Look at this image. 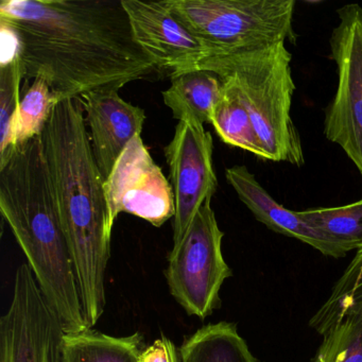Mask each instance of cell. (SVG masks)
<instances>
[{"instance_id":"obj_10","label":"cell","mask_w":362,"mask_h":362,"mask_svg":"<svg viewBox=\"0 0 362 362\" xmlns=\"http://www.w3.org/2000/svg\"><path fill=\"white\" fill-rule=\"evenodd\" d=\"M213 137L194 120L179 122L164 152L175 199L173 245L183 239L203 203L218 187L213 166Z\"/></svg>"},{"instance_id":"obj_15","label":"cell","mask_w":362,"mask_h":362,"mask_svg":"<svg viewBox=\"0 0 362 362\" xmlns=\"http://www.w3.org/2000/svg\"><path fill=\"white\" fill-rule=\"evenodd\" d=\"M145 349L139 332L115 337L88 328L65 334L63 362H141Z\"/></svg>"},{"instance_id":"obj_17","label":"cell","mask_w":362,"mask_h":362,"mask_svg":"<svg viewBox=\"0 0 362 362\" xmlns=\"http://www.w3.org/2000/svg\"><path fill=\"white\" fill-rule=\"evenodd\" d=\"M222 80V79H221ZM221 98L216 105L211 124L226 145L240 148L264 158L251 116L245 109L238 90L228 80H222Z\"/></svg>"},{"instance_id":"obj_18","label":"cell","mask_w":362,"mask_h":362,"mask_svg":"<svg viewBox=\"0 0 362 362\" xmlns=\"http://www.w3.org/2000/svg\"><path fill=\"white\" fill-rule=\"evenodd\" d=\"M23 78L20 52L1 54L0 58V168L16 149L14 141L20 111V86Z\"/></svg>"},{"instance_id":"obj_5","label":"cell","mask_w":362,"mask_h":362,"mask_svg":"<svg viewBox=\"0 0 362 362\" xmlns=\"http://www.w3.org/2000/svg\"><path fill=\"white\" fill-rule=\"evenodd\" d=\"M163 4L211 54L298 41L293 27L296 0H165Z\"/></svg>"},{"instance_id":"obj_20","label":"cell","mask_w":362,"mask_h":362,"mask_svg":"<svg viewBox=\"0 0 362 362\" xmlns=\"http://www.w3.org/2000/svg\"><path fill=\"white\" fill-rule=\"evenodd\" d=\"M313 362H362V300L345 310L323 334Z\"/></svg>"},{"instance_id":"obj_6","label":"cell","mask_w":362,"mask_h":362,"mask_svg":"<svg viewBox=\"0 0 362 362\" xmlns=\"http://www.w3.org/2000/svg\"><path fill=\"white\" fill-rule=\"evenodd\" d=\"M211 199L205 201L183 239L173 245L166 270L171 296L189 315L204 320L221 304L220 290L232 275L222 254L220 230Z\"/></svg>"},{"instance_id":"obj_13","label":"cell","mask_w":362,"mask_h":362,"mask_svg":"<svg viewBox=\"0 0 362 362\" xmlns=\"http://www.w3.org/2000/svg\"><path fill=\"white\" fill-rule=\"evenodd\" d=\"M226 177L256 219L273 232L298 239L328 257L341 258L346 255L340 245L307 224L298 211H289L276 202L247 167H230L226 169Z\"/></svg>"},{"instance_id":"obj_19","label":"cell","mask_w":362,"mask_h":362,"mask_svg":"<svg viewBox=\"0 0 362 362\" xmlns=\"http://www.w3.org/2000/svg\"><path fill=\"white\" fill-rule=\"evenodd\" d=\"M307 224L340 245L346 253L362 247V199L332 209L298 211Z\"/></svg>"},{"instance_id":"obj_3","label":"cell","mask_w":362,"mask_h":362,"mask_svg":"<svg viewBox=\"0 0 362 362\" xmlns=\"http://www.w3.org/2000/svg\"><path fill=\"white\" fill-rule=\"evenodd\" d=\"M0 211L66 332L90 328L42 136L16 148L0 168Z\"/></svg>"},{"instance_id":"obj_9","label":"cell","mask_w":362,"mask_h":362,"mask_svg":"<svg viewBox=\"0 0 362 362\" xmlns=\"http://www.w3.org/2000/svg\"><path fill=\"white\" fill-rule=\"evenodd\" d=\"M110 222L128 213L160 228L175 216L173 185L156 164L141 136L122 152L105 181Z\"/></svg>"},{"instance_id":"obj_8","label":"cell","mask_w":362,"mask_h":362,"mask_svg":"<svg viewBox=\"0 0 362 362\" xmlns=\"http://www.w3.org/2000/svg\"><path fill=\"white\" fill-rule=\"evenodd\" d=\"M65 334L30 266L21 264L11 304L0 317V362H63Z\"/></svg>"},{"instance_id":"obj_11","label":"cell","mask_w":362,"mask_h":362,"mask_svg":"<svg viewBox=\"0 0 362 362\" xmlns=\"http://www.w3.org/2000/svg\"><path fill=\"white\" fill-rule=\"evenodd\" d=\"M135 41L170 77L192 71L211 50L171 13L163 1L122 0Z\"/></svg>"},{"instance_id":"obj_14","label":"cell","mask_w":362,"mask_h":362,"mask_svg":"<svg viewBox=\"0 0 362 362\" xmlns=\"http://www.w3.org/2000/svg\"><path fill=\"white\" fill-rule=\"evenodd\" d=\"M223 82L214 71L192 69L171 77V86L162 93L164 103L179 122L194 120L211 124L216 105L221 98Z\"/></svg>"},{"instance_id":"obj_16","label":"cell","mask_w":362,"mask_h":362,"mask_svg":"<svg viewBox=\"0 0 362 362\" xmlns=\"http://www.w3.org/2000/svg\"><path fill=\"white\" fill-rule=\"evenodd\" d=\"M177 355L179 362H259L230 322L203 326L183 341Z\"/></svg>"},{"instance_id":"obj_21","label":"cell","mask_w":362,"mask_h":362,"mask_svg":"<svg viewBox=\"0 0 362 362\" xmlns=\"http://www.w3.org/2000/svg\"><path fill=\"white\" fill-rule=\"evenodd\" d=\"M59 100L45 80H33L21 99L20 111L16 119L14 141L16 147L28 143L35 137L42 136L54 107Z\"/></svg>"},{"instance_id":"obj_1","label":"cell","mask_w":362,"mask_h":362,"mask_svg":"<svg viewBox=\"0 0 362 362\" xmlns=\"http://www.w3.org/2000/svg\"><path fill=\"white\" fill-rule=\"evenodd\" d=\"M0 22L18 35L23 78L45 80L59 103L158 71L122 0H3Z\"/></svg>"},{"instance_id":"obj_12","label":"cell","mask_w":362,"mask_h":362,"mask_svg":"<svg viewBox=\"0 0 362 362\" xmlns=\"http://www.w3.org/2000/svg\"><path fill=\"white\" fill-rule=\"evenodd\" d=\"M90 147L97 165L107 179L129 144L141 136L146 113L124 101L118 90H96L80 97Z\"/></svg>"},{"instance_id":"obj_22","label":"cell","mask_w":362,"mask_h":362,"mask_svg":"<svg viewBox=\"0 0 362 362\" xmlns=\"http://www.w3.org/2000/svg\"><path fill=\"white\" fill-rule=\"evenodd\" d=\"M362 300V247L334 284L332 294L311 317L310 326L323 336L351 305Z\"/></svg>"},{"instance_id":"obj_2","label":"cell","mask_w":362,"mask_h":362,"mask_svg":"<svg viewBox=\"0 0 362 362\" xmlns=\"http://www.w3.org/2000/svg\"><path fill=\"white\" fill-rule=\"evenodd\" d=\"M79 98L54 107L42 134L54 199L75 264L82 306L93 328L105 308V271L111 256L105 181L90 147Z\"/></svg>"},{"instance_id":"obj_4","label":"cell","mask_w":362,"mask_h":362,"mask_svg":"<svg viewBox=\"0 0 362 362\" xmlns=\"http://www.w3.org/2000/svg\"><path fill=\"white\" fill-rule=\"evenodd\" d=\"M292 54L285 42L238 50L216 52L194 69L214 71L234 84L251 116L264 160L304 165V152L291 116L296 84Z\"/></svg>"},{"instance_id":"obj_7","label":"cell","mask_w":362,"mask_h":362,"mask_svg":"<svg viewBox=\"0 0 362 362\" xmlns=\"http://www.w3.org/2000/svg\"><path fill=\"white\" fill-rule=\"evenodd\" d=\"M330 35V54L337 65L338 86L325 111L326 139L346 153L362 175V7L343 6Z\"/></svg>"}]
</instances>
